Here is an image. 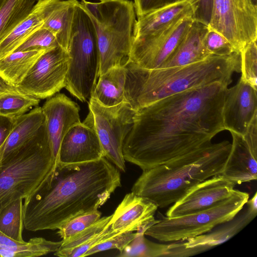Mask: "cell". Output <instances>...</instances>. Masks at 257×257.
Returning a JSON list of instances; mask_svg holds the SVG:
<instances>
[{
  "label": "cell",
  "instance_id": "cell-40",
  "mask_svg": "<svg viewBox=\"0 0 257 257\" xmlns=\"http://www.w3.org/2000/svg\"><path fill=\"white\" fill-rule=\"evenodd\" d=\"M15 120L0 115V148L11 133Z\"/></svg>",
  "mask_w": 257,
  "mask_h": 257
},
{
  "label": "cell",
  "instance_id": "cell-30",
  "mask_svg": "<svg viewBox=\"0 0 257 257\" xmlns=\"http://www.w3.org/2000/svg\"><path fill=\"white\" fill-rule=\"evenodd\" d=\"M40 99L18 90L0 94V115L16 120L38 106Z\"/></svg>",
  "mask_w": 257,
  "mask_h": 257
},
{
  "label": "cell",
  "instance_id": "cell-41",
  "mask_svg": "<svg viewBox=\"0 0 257 257\" xmlns=\"http://www.w3.org/2000/svg\"><path fill=\"white\" fill-rule=\"evenodd\" d=\"M16 90V87L8 84L0 77V94Z\"/></svg>",
  "mask_w": 257,
  "mask_h": 257
},
{
  "label": "cell",
  "instance_id": "cell-21",
  "mask_svg": "<svg viewBox=\"0 0 257 257\" xmlns=\"http://www.w3.org/2000/svg\"><path fill=\"white\" fill-rule=\"evenodd\" d=\"M111 217L112 214L101 217L69 239L62 240L61 244L54 254L60 257H84L85 253L95 245L119 234L110 227Z\"/></svg>",
  "mask_w": 257,
  "mask_h": 257
},
{
  "label": "cell",
  "instance_id": "cell-42",
  "mask_svg": "<svg viewBox=\"0 0 257 257\" xmlns=\"http://www.w3.org/2000/svg\"><path fill=\"white\" fill-rule=\"evenodd\" d=\"M253 4L257 7V0H251Z\"/></svg>",
  "mask_w": 257,
  "mask_h": 257
},
{
  "label": "cell",
  "instance_id": "cell-18",
  "mask_svg": "<svg viewBox=\"0 0 257 257\" xmlns=\"http://www.w3.org/2000/svg\"><path fill=\"white\" fill-rule=\"evenodd\" d=\"M158 208L151 200L131 192L125 195L112 214L110 227L119 233L147 230L158 222L154 217Z\"/></svg>",
  "mask_w": 257,
  "mask_h": 257
},
{
  "label": "cell",
  "instance_id": "cell-13",
  "mask_svg": "<svg viewBox=\"0 0 257 257\" xmlns=\"http://www.w3.org/2000/svg\"><path fill=\"white\" fill-rule=\"evenodd\" d=\"M105 157L96 133L91 112L84 120L71 127L60 147L58 162L74 164L95 161Z\"/></svg>",
  "mask_w": 257,
  "mask_h": 257
},
{
  "label": "cell",
  "instance_id": "cell-14",
  "mask_svg": "<svg viewBox=\"0 0 257 257\" xmlns=\"http://www.w3.org/2000/svg\"><path fill=\"white\" fill-rule=\"evenodd\" d=\"M236 185L220 175L214 176L191 189L169 207L166 215L176 217L210 208L228 198Z\"/></svg>",
  "mask_w": 257,
  "mask_h": 257
},
{
  "label": "cell",
  "instance_id": "cell-12",
  "mask_svg": "<svg viewBox=\"0 0 257 257\" xmlns=\"http://www.w3.org/2000/svg\"><path fill=\"white\" fill-rule=\"evenodd\" d=\"M69 59L68 52L59 46L47 51L16 87L40 99L54 95L65 87Z\"/></svg>",
  "mask_w": 257,
  "mask_h": 257
},
{
  "label": "cell",
  "instance_id": "cell-39",
  "mask_svg": "<svg viewBox=\"0 0 257 257\" xmlns=\"http://www.w3.org/2000/svg\"><path fill=\"white\" fill-rule=\"evenodd\" d=\"M214 0H197L193 16L195 21L208 26L211 18Z\"/></svg>",
  "mask_w": 257,
  "mask_h": 257
},
{
  "label": "cell",
  "instance_id": "cell-11",
  "mask_svg": "<svg viewBox=\"0 0 257 257\" xmlns=\"http://www.w3.org/2000/svg\"><path fill=\"white\" fill-rule=\"evenodd\" d=\"M194 21L192 17H186L156 33L133 38L129 61L145 69L161 68L175 52Z\"/></svg>",
  "mask_w": 257,
  "mask_h": 257
},
{
  "label": "cell",
  "instance_id": "cell-37",
  "mask_svg": "<svg viewBox=\"0 0 257 257\" xmlns=\"http://www.w3.org/2000/svg\"><path fill=\"white\" fill-rule=\"evenodd\" d=\"M136 235V233L132 231L116 234L90 248L85 253L84 257L111 249H116L120 252L135 238Z\"/></svg>",
  "mask_w": 257,
  "mask_h": 257
},
{
  "label": "cell",
  "instance_id": "cell-10",
  "mask_svg": "<svg viewBox=\"0 0 257 257\" xmlns=\"http://www.w3.org/2000/svg\"><path fill=\"white\" fill-rule=\"evenodd\" d=\"M208 28L222 35L237 52L257 40V7L251 0H214Z\"/></svg>",
  "mask_w": 257,
  "mask_h": 257
},
{
  "label": "cell",
  "instance_id": "cell-35",
  "mask_svg": "<svg viewBox=\"0 0 257 257\" xmlns=\"http://www.w3.org/2000/svg\"><path fill=\"white\" fill-rule=\"evenodd\" d=\"M59 46L55 36L47 29L41 27L33 33L14 52L49 51Z\"/></svg>",
  "mask_w": 257,
  "mask_h": 257
},
{
  "label": "cell",
  "instance_id": "cell-1",
  "mask_svg": "<svg viewBox=\"0 0 257 257\" xmlns=\"http://www.w3.org/2000/svg\"><path fill=\"white\" fill-rule=\"evenodd\" d=\"M228 86L216 82L191 89L137 110L123 143L124 160L145 170L211 143L224 130Z\"/></svg>",
  "mask_w": 257,
  "mask_h": 257
},
{
  "label": "cell",
  "instance_id": "cell-8",
  "mask_svg": "<svg viewBox=\"0 0 257 257\" xmlns=\"http://www.w3.org/2000/svg\"><path fill=\"white\" fill-rule=\"evenodd\" d=\"M249 194L234 189L227 199L206 210L173 217H163L145 232L161 242L184 240L207 233L233 219L249 199Z\"/></svg>",
  "mask_w": 257,
  "mask_h": 257
},
{
  "label": "cell",
  "instance_id": "cell-20",
  "mask_svg": "<svg viewBox=\"0 0 257 257\" xmlns=\"http://www.w3.org/2000/svg\"><path fill=\"white\" fill-rule=\"evenodd\" d=\"M197 0H183L152 11L136 20L133 38L152 35L186 17H192Z\"/></svg>",
  "mask_w": 257,
  "mask_h": 257
},
{
  "label": "cell",
  "instance_id": "cell-5",
  "mask_svg": "<svg viewBox=\"0 0 257 257\" xmlns=\"http://www.w3.org/2000/svg\"><path fill=\"white\" fill-rule=\"evenodd\" d=\"M55 163L44 121L30 141L0 164V213L17 200L26 202L48 179Z\"/></svg>",
  "mask_w": 257,
  "mask_h": 257
},
{
  "label": "cell",
  "instance_id": "cell-22",
  "mask_svg": "<svg viewBox=\"0 0 257 257\" xmlns=\"http://www.w3.org/2000/svg\"><path fill=\"white\" fill-rule=\"evenodd\" d=\"M60 0H38L27 17L0 42V59L14 52L33 33L41 28Z\"/></svg>",
  "mask_w": 257,
  "mask_h": 257
},
{
  "label": "cell",
  "instance_id": "cell-24",
  "mask_svg": "<svg viewBox=\"0 0 257 257\" xmlns=\"http://www.w3.org/2000/svg\"><path fill=\"white\" fill-rule=\"evenodd\" d=\"M208 30V26L194 21L175 52L161 68L186 65L211 56L205 44Z\"/></svg>",
  "mask_w": 257,
  "mask_h": 257
},
{
  "label": "cell",
  "instance_id": "cell-16",
  "mask_svg": "<svg viewBox=\"0 0 257 257\" xmlns=\"http://www.w3.org/2000/svg\"><path fill=\"white\" fill-rule=\"evenodd\" d=\"M41 107L48 139L56 163L64 137L71 127L81 122L80 108L76 103L61 93L48 98Z\"/></svg>",
  "mask_w": 257,
  "mask_h": 257
},
{
  "label": "cell",
  "instance_id": "cell-26",
  "mask_svg": "<svg viewBox=\"0 0 257 257\" xmlns=\"http://www.w3.org/2000/svg\"><path fill=\"white\" fill-rule=\"evenodd\" d=\"M77 0H60L46 19L43 28L55 37L60 47L68 52Z\"/></svg>",
  "mask_w": 257,
  "mask_h": 257
},
{
  "label": "cell",
  "instance_id": "cell-7",
  "mask_svg": "<svg viewBox=\"0 0 257 257\" xmlns=\"http://www.w3.org/2000/svg\"><path fill=\"white\" fill-rule=\"evenodd\" d=\"M69 62L65 88L82 102H88L99 77V60L93 24L77 3L68 50Z\"/></svg>",
  "mask_w": 257,
  "mask_h": 257
},
{
  "label": "cell",
  "instance_id": "cell-23",
  "mask_svg": "<svg viewBox=\"0 0 257 257\" xmlns=\"http://www.w3.org/2000/svg\"><path fill=\"white\" fill-rule=\"evenodd\" d=\"M45 121L42 107H35L15 120L11 133L0 148V164L16 152L37 134Z\"/></svg>",
  "mask_w": 257,
  "mask_h": 257
},
{
  "label": "cell",
  "instance_id": "cell-36",
  "mask_svg": "<svg viewBox=\"0 0 257 257\" xmlns=\"http://www.w3.org/2000/svg\"><path fill=\"white\" fill-rule=\"evenodd\" d=\"M205 44L211 55L227 56L236 52L225 38L216 31L209 29L205 36Z\"/></svg>",
  "mask_w": 257,
  "mask_h": 257
},
{
  "label": "cell",
  "instance_id": "cell-3",
  "mask_svg": "<svg viewBox=\"0 0 257 257\" xmlns=\"http://www.w3.org/2000/svg\"><path fill=\"white\" fill-rule=\"evenodd\" d=\"M125 101L136 111L166 97L191 89L220 82L229 85L234 72H240V52L211 55L202 61L155 69L128 61L124 66Z\"/></svg>",
  "mask_w": 257,
  "mask_h": 257
},
{
  "label": "cell",
  "instance_id": "cell-33",
  "mask_svg": "<svg viewBox=\"0 0 257 257\" xmlns=\"http://www.w3.org/2000/svg\"><path fill=\"white\" fill-rule=\"evenodd\" d=\"M101 216L98 209L77 214L61 224L57 234L62 240H67L96 222Z\"/></svg>",
  "mask_w": 257,
  "mask_h": 257
},
{
  "label": "cell",
  "instance_id": "cell-6",
  "mask_svg": "<svg viewBox=\"0 0 257 257\" xmlns=\"http://www.w3.org/2000/svg\"><path fill=\"white\" fill-rule=\"evenodd\" d=\"M94 26L99 60V76L129 61L136 15L130 0L79 2Z\"/></svg>",
  "mask_w": 257,
  "mask_h": 257
},
{
  "label": "cell",
  "instance_id": "cell-31",
  "mask_svg": "<svg viewBox=\"0 0 257 257\" xmlns=\"http://www.w3.org/2000/svg\"><path fill=\"white\" fill-rule=\"evenodd\" d=\"M23 214V199L17 200L5 207L0 213V231L13 239L24 241Z\"/></svg>",
  "mask_w": 257,
  "mask_h": 257
},
{
  "label": "cell",
  "instance_id": "cell-38",
  "mask_svg": "<svg viewBox=\"0 0 257 257\" xmlns=\"http://www.w3.org/2000/svg\"><path fill=\"white\" fill-rule=\"evenodd\" d=\"M183 0H134L136 15L139 18L161 7Z\"/></svg>",
  "mask_w": 257,
  "mask_h": 257
},
{
  "label": "cell",
  "instance_id": "cell-27",
  "mask_svg": "<svg viewBox=\"0 0 257 257\" xmlns=\"http://www.w3.org/2000/svg\"><path fill=\"white\" fill-rule=\"evenodd\" d=\"M62 240L54 241L34 237L28 242L13 239L0 231V257H35L55 252Z\"/></svg>",
  "mask_w": 257,
  "mask_h": 257
},
{
  "label": "cell",
  "instance_id": "cell-2",
  "mask_svg": "<svg viewBox=\"0 0 257 257\" xmlns=\"http://www.w3.org/2000/svg\"><path fill=\"white\" fill-rule=\"evenodd\" d=\"M121 186L118 169L106 158L74 164H55L48 179L23 202L25 228L55 230L70 218L97 210Z\"/></svg>",
  "mask_w": 257,
  "mask_h": 257
},
{
  "label": "cell",
  "instance_id": "cell-34",
  "mask_svg": "<svg viewBox=\"0 0 257 257\" xmlns=\"http://www.w3.org/2000/svg\"><path fill=\"white\" fill-rule=\"evenodd\" d=\"M241 79L255 89L257 86L256 40L246 45L240 52Z\"/></svg>",
  "mask_w": 257,
  "mask_h": 257
},
{
  "label": "cell",
  "instance_id": "cell-29",
  "mask_svg": "<svg viewBox=\"0 0 257 257\" xmlns=\"http://www.w3.org/2000/svg\"><path fill=\"white\" fill-rule=\"evenodd\" d=\"M37 0H0V42L29 15Z\"/></svg>",
  "mask_w": 257,
  "mask_h": 257
},
{
  "label": "cell",
  "instance_id": "cell-25",
  "mask_svg": "<svg viewBox=\"0 0 257 257\" xmlns=\"http://www.w3.org/2000/svg\"><path fill=\"white\" fill-rule=\"evenodd\" d=\"M126 72L124 66L113 67L99 76L91 97L107 107L125 101Z\"/></svg>",
  "mask_w": 257,
  "mask_h": 257
},
{
  "label": "cell",
  "instance_id": "cell-17",
  "mask_svg": "<svg viewBox=\"0 0 257 257\" xmlns=\"http://www.w3.org/2000/svg\"><path fill=\"white\" fill-rule=\"evenodd\" d=\"M256 89L241 78L227 88L222 108L224 130L243 135L257 114Z\"/></svg>",
  "mask_w": 257,
  "mask_h": 257
},
{
  "label": "cell",
  "instance_id": "cell-9",
  "mask_svg": "<svg viewBox=\"0 0 257 257\" xmlns=\"http://www.w3.org/2000/svg\"><path fill=\"white\" fill-rule=\"evenodd\" d=\"M88 103L105 158L118 170L125 172L122 145L132 128L136 111L126 101L107 107L91 97Z\"/></svg>",
  "mask_w": 257,
  "mask_h": 257
},
{
  "label": "cell",
  "instance_id": "cell-15",
  "mask_svg": "<svg viewBox=\"0 0 257 257\" xmlns=\"http://www.w3.org/2000/svg\"><path fill=\"white\" fill-rule=\"evenodd\" d=\"M257 210L246 206L241 214L219 227L193 237L169 244L168 256L187 257L202 253L228 240L247 225L256 216Z\"/></svg>",
  "mask_w": 257,
  "mask_h": 257
},
{
  "label": "cell",
  "instance_id": "cell-19",
  "mask_svg": "<svg viewBox=\"0 0 257 257\" xmlns=\"http://www.w3.org/2000/svg\"><path fill=\"white\" fill-rule=\"evenodd\" d=\"M230 133V151L220 175L236 185L256 180L257 145L249 143L242 135Z\"/></svg>",
  "mask_w": 257,
  "mask_h": 257
},
{
  "label": "cell",
  "instance_id": "cell-32",
  "mask_svg": "<svg viewBox=\"0 0 257 257\" xmlns=\"http://www.w3.org/2000/svg\"><path fill=\"white\" fill-rule=\"evenodd\" d=\"M146 229L136 231L135 238L118 255L121 257H165L167 256L169 244L152 242L145 237Z\"/></svg>",
  "mask_w": 257,
  "mask_h": 257
},
{
  "label": "cell",
  "instance_id": "cell-43",
  "mask_svg": "<svg viewBox=\"0 0 257 257\" xmlns=\"http://www.w3.org/2000/svg\"><path fill=\"white\" fill-rule=\"evenodd\" d=\"M100 2L101 1H106V0H99Z\"/></svg>",
  "mask_w": 257,
  "mask_h": 257
},
{
  "label": "cell",
  "instance_id": "cell-28",
  "mask_svg": "<svg viewBox=\"0 0 257 257\" xmlns=\"http://www.w3.org/2000/svg\"><path fill=\"white\" fill-rule=\"evenodd\" d=\"M48 51L14 52L0 59V77L8 84L16 87L39 58Z\"/></svg>",
  "mask_w": 257,
  "mask_h": 257
},
{
  "label": "cell",
  "instance_id": "cell-4",
  "mask_svg": "<svg viewBox=\"0 0 257 257\" xmlns=\"http://www.w3.org/2000/svg\"><path fill=\"white\" fill-rule=\"evenodd\" d=\"M231 149L223 141L210 143L165 164L143 170L132 192L165 208L199 183L220 175Z\"/></svg>",
  "mask_w": 257,
  "mask_h": 257
}]
</instances>
